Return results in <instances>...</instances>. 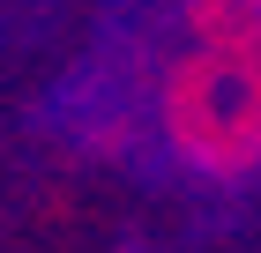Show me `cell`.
I'll use <instances>...</instances> for the list:
<instances>
[{"label": "cell", "instance_id": "6da1fadb", "mask_svg": "<svg viewBox=\"0 0 261 253\" xmlns=\"http://www.w3.org/2000/svg\"><path fill=\"white\" fill-rule=\"evenodd\" d=\"M172 119L201 156H246L261 142V75L246 60H209L179 82Z\"/></svg>", "mask_w": 261, "mask_h": 253}]
</instances>
